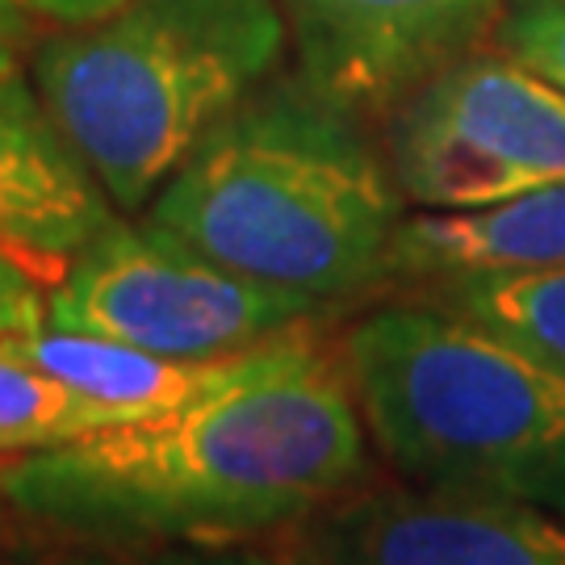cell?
Segmentation results:
<instances>
[{
  "instance_id": "cell-1",
  "label": "cell",
  "mask_w": 565,
  "mask_h": 565,
  "mask_svg": "<svg viewBox=\"0 0 565 565\" xmlns=\"http://www.w3.org/2000/svg\"><path fill=\"white\" fill-rule=\"evenodd\" d=\"M364 415L343 356L302 327L231 356L156 419L109 424L0 465L25 520L97 545L247 541L361 486Z\"/></svg>"
},
{
  "instance_id": "cell-2",
  "label": "cell",
  "mask_w": 565,
  "mask_h": 565,
  "mask_svg": "<svg viewBox=\"0 0 565 565\" xmlns=\"http://www.w3.org/2000/svg\"><path fill=\"white\" fill-rule=\"evenodd\" d=\"M147 223L231 273L331 302L390 273L403 189L356 114L298 76L231 109L163 181Z\"/></svg>"
},
{
  "instance_id": "cell-3",
  "label": "cell",
  "mask_w": 565,
  "mask_h": 565,
  "mask_svg": "<svg viewBox=\"0 0 565 565\" xmlns=\"http://www.w3.org/2000/svg\"><path fill=\"white\" fill-rule=\"evenodd\" d=\"M277 0H126L42 42L34 88L118 210H142L285 55Z\"/></svg>"
},
{
  "instance_id": "cell-4",
  "label": "cell",
  "mask_w": 565,
  "mask_h": 565,
  "mask_svg": "<svg viewBox=\"0 0 565 565\" xmlns=\"http://www.w3.org/2000/svg\"><path fill=\"white\" fill-rule=\"evenodd\" d=\"M343 364L373 445L419 486L494 494L565 524V369L445 306H390Z\"/></svg>"
},
{
  "instance_id": "cell-5",
  "label": "cell",
  "mask_w": 565,
  "mask_h": 565,
  "mask_svg": "<svg viewBox=\"0 0 565 565\" xmlns=\"http://www.w3.org/2000/svg\"><path fill=\"white\" fill-rule=\"evenodd\" d=\"M323 302L252 281L156 223H109L46 294V323L177 361H218L302 327Z\"/></svg>"
},
{
  "instance_id": "cell-6",
  "label": "cell",
  "mask_w": 565,
  "mask_h": 565,
  "mask_svg": "<svg viewBox=\"0 0 565 565\" xmlns=\"http://www.w3.org/2000/svg\"><path fill=\"white\" fill-rule=\"evenodd\" d=\"M406 202L482 210L565 181V88L511 55H465L415 88L390 126Z\"/></svg>"
},
{
  "instance_id": "cell-7",
  "label": "cell",
  "mask_w": 565,
  "mask_h": 565,
  "mask_svg": "<svg viewBox=\"0 0 565 565\" xmlns=\"http://www.w3.org/2000/svg\"><path fill=\"white\" fill-rule=\"evenodd\" d=\"M285 532L281 565H565L562 520L448 486H352Z\"/></svg>"
},
{
  "instance_id": "cell-8",
  "label": "cell",
  "mask_w": 565,
  "mask_h": 565,
  "mask_svg": "<svg viewBox=\"0 0 565 565\" xmlns=\"http://www.w3.org/2000/svg\"><path fill=\"white\" fill-rule=\"evenodd\" d=\"M310 88L352 114L403 105L465 60L507 0H277Z\"/></svg>"
},
{
  "instance_id": "cell-9",
  "label": "cell",
  "mask_w": 565,
  "mask_h": 565,
  "mask_svg": "<svg viewBox=\"0 0 565 565\" xmlns=\"http://www.w3.org/2000/svg\"><path fill=\"white\" fill-rule=\"evenodd\" d=\"M109 223L105 184L51 118L39 88L0 76V252L55 285Z\"/></svg>"
},
{
  "instance_id": "cell-10",
  "label": "cell",
  "mask_w": 565,
  "mask_h": 565,
  "mask_svg": "<svg viewBox=\"0 0 565 565\" xmlns=\"http://www.w3.org/2000/svg\"><path fill=\"white\" fill-rule=\"evenodd\" d=\"M536 268H565V181L482 210H431L403 218L390 252L394 277L424 281Z\"/></svg>"
},
{
  "instance_id": "cell-11",
  "label": "cell",
  "mask_w": 565,
  "mask_h": 565,
  "mask_svg": "<svg viewBox=\"0 0 565 565\" xmlns=\"http://www.w3.org/2000/svg\"><path fill=\"white\" fill-rule=\"evenodd\" d=\"M0 343L9 352H18L21 361L51 373L55 382L72 385L88 403H97L114 424L168 415L205 394L231 369V356L177 361V356H156V352H142L130 343L102 340V335L60 331L51 323L25 331V335H9Z\"/></svg>"
},
{
  "instance_id": "cell-12",
  "label": "cell",
  "mask_w": 565,
  "mask_h": 565,
  "mask_svg": "<svg viewBox=\"0 0 565 565\" xmlns=\"http://www.w3.org/2000/svg\"><path fill=\"white\" fill-rule=\"evenodd\" d=\"M436 306L457 310L565 369V268L436 281Z\"/></svg>"
},
{
  "instance_id": "cell-13",
  "label": "cell",
  "mask_w": 565,
  "mask_h": 565,
  "mask_svg": "<svg viewBox=\"0 0 565 565\" xmlns=\"http://www.w3.org/2000/svg\"><path fill=\"white\" fill-rule=\"evenodd\" d=\"M109 424L97 403L0 343V452H39Z\"/></svg>"
},
{
  "instance_id": "cell-14",
  "label": "cell",
  "mask_w": 565,
  "mask_h": 565,
  "mask_svg": "<svg viewBox=\"0 0 565 565\" xmlns=\"http://www.w3.org/2000/svg\"><path fill=\"white\" fill-rule=\"evenodd\" d=\"M499 46L565 88V0H511L499 18Z\"/></svg>"
},
{
  "instance_id": "cell-15",
  "label": "cell",
  "mask_w": 565,
  "mask_h": 565,
  "mask_svg": "<svg viewBox=\"0 0 565 565\" xmlns=\"http://www.w3.org/2000/svg\"><path fill=\"white\" fill-rule=\"evenodd\" d=\"M81 565H281L235 541H172V545H130V553L88 557Z\"/></svg>"
},
{
  "instance_id": "cell-16",
  "label": "cell",
  "mask_w": 565,
  "mask_h": 565,
  "mask_svg": "<svg viewBox=\"0 0 565 565\" xmlns=\"http://www.w3.org/2000/svg\"><path fill=\"white\" fill-rule=\"evenodd\" d=\"M39 327H46L42 281L30 268H21L9 252H0V340L39 331Z\"/></svg>"
},
{
  "instance_id": "cell-17",
  "label": "cell",
  "mask_w": 565,
  "mask_h": 565,
  "mask_svg": "<svg viewBox=\"0 0 565 565\" xmlns=\"http://www.w3.org/2000/svg\"><path fill=\"white\" fill-rule=\"evenodd\" d=\"M30 30V4L25 0H0V76H13Z\"/></svg>"
},
{
  "instance_id": "cell-18",
  "label": "cell",
  "mask_w": 565,
  "mask_h": 565,
  "mask_svg": "<svg viewBox=\"0 0 565 565\" xmlns=\"http://www.w3.org/2000/svg\"><path fill=\"white\" fill-rule=\"evenodd\" d=\"M30 13H39L46 21H60V25H84V21H97L105 13H114L126 0H25Z\"/></svg>"
}]
</instances>
